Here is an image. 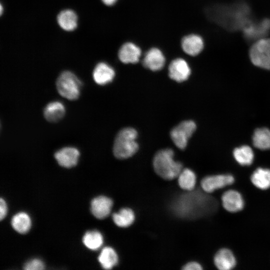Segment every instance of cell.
<instances>
[{"label":"cell","instance_id":"1","mask_svg":"<svg viewBox=\"0 0 270 270\" xmlns=\"http://www.w3.org/2000/svg\"><path fill=\"white\" fill-rule=\"evenodd\" d=\"M176 198L170 208L177 216L193 220L210 216L218 208V202L202 190H193Z\"/></svg>","mask_w":270,"mask_h":270},{"label":"cell","instance_id":"2","mask_svg":"<svg viewBox=\"0 0 270 270\" xmlns=\"http://www.w3.org/2000/svg\"><path fill=\"white\" fill-rule=\"evenodd\" d=\"M172 150L166 148L158 152L153 159L156 173L163 179L172 180L178 178L182 170V164L174 159Z\"/></svg>","mask_w":270,"mask_h":270},{"label":"cell","instance_id":"3","mask_svg":"<svg viewBox=\"0 0 270 270\" xmlns=\"http://www.w3.org/2000/svg\"><path fill=\"white\" fill-rule=\"evenodd\" d=\"M138 133L132 128H126L117 134L114 144V156L118 159H126L134 154L138 149L136 140Z\"/></svg>","mask_w":270,"mask_h":270},{"label":"cell","instance_id":"4","mask_svg":"<svg viewBox=\"0 0 270 270\" xmlns=\"http://www.w3.org/2000/svg\"><path fill=\"white\" fill-rule=\"evenodd\" d=\"M56 84L58 91L62 96L70 100L78 98L82 83L71 72H63L58 77Z\"/></svg>","mask_w":270,"mask_h":270},{"label":"cell","instance_id":"5","mask_svg":"<svg viewBox=\"0 0 270 270\" xmlns=\"http://www.w3.org/2000/svg\"><path fill=\"white\" fill-rule=\"evenodd\" d=\"M249 56L254 66L270 70V38L258 40L250 48Z\"/></svg>","mask_w":270,"mask_h":270},{"label":"cell","instance_id":"6","mask_svg":"<svg viewBox=\"0 0 270 270\" xmlns=\"http://www.w3.org/2000/svg\"><path fill=\"white\" fill-rule=\"evenodd\" d=\"M235 182V178L230 174H222L207 176L201 180L202 190L208 194L223 188L232 184Z\"/></svg>","mask_w":270,"mask_h":270},{"label":"cell","instance_id":"7","mask_svg":"<svg viewBox=\"0 0 270 270\" xmlns=\"http://www.w3.org/2000/svg\"><path fill=\"white\" fill-rule=\"evenodd\" d=\"M196 129V124L193 121L182 122L171 130V138L178 148L184 150Z\"/></svg>","mask_w":270,"mask_h":270},{"label":"cell","instance_id":"8","mask_svg":"<svg viewBox=\"0 0 270 270\" xmlns=\"http://www.w3.org/2000/svg\"><path fill=\"white\" fill-rule=\"evenodd\" d=\"M222 208L230 213H236L242 211L245 206L244 198L238 190L230 189L225 191L221 196Z\"/></svg>","mask_w":270,"mask_h":270},{"label":"cell","instance_id":"9","mask_svg":"<svg viewBox=\"0 0 270 270\" xmlns=\"http://www.w3.org/2000/svg\"><path fill=\"white\" fill-rule=\"evenodd\" d=\"M191 73L188 64L184 59L178 58L172 60L168 66L170 78L178 82L186 80Z\"/></svg>","mask_w":270,"mask_h":270},{"label":"cell","instance_id":"10","mask_svg":"<svg viewBox=\"0 0 270 270\" xmlns=\"http://www.w3.org/2000/svg\"><path fill=\"white\" fill-rule=\"evenodd\" d=\"M165 62L166 58L163 52L156 47L150 48L145 54L142 61L143 66L152 71L161 70Z\"/></svg>","mask_w":270,"mask_h":270},{"label":"cell","instance_id":"11","mask_svg":"<svg viewBox=\"0 0 270 270\" xmlns=\"http://www.w3.org/2000/svg\"><path fill=\"white\" fill-rule=\"evenodd\" d=\"M215 266L220 270H230L236 265V257L232 251L226 248L219 249L214 256Z\"/></svg>","mask_w":270,"mask_h":270},{"label":"cell","instance_id":"12","mask_svg":"<svg viewBox=\"0 0 270 270\" xmlns=\"http://www.w3.org/2000/svg\"><path fill=\"white\" fill-rule=\"evenodd\" d=\"M180 45L184 52L190 56H194L202 51L204 48V41L200 35L191 34L182 38Z\"/></svg>","mask_w":270,"mask_h":270},{"label":"cell","instance_id":"13","mask_svg":"<svg viewBox=\"0 0 270 270\" xmlns=\"http://www.w3.org/2000/svg\"><path fill=\"white\" fill-rule=\"evenodd\" d=\"M142 56L141 48L136 44L128 42L122 44L118 52V58L124 64H136Z\"/></svg>","mask_w":270,"mask_h":270},{"label":"cell","instance_id":"14","mask_svg":"<svg viewBox=\"0 0 270 270\" xmlns=\"http://www.w3.org/2000/svg\"><path fill=\"white\" fill-rule=\"evenodd\" d=\"M113 202L110 198L100 196L94 198L91 202L90 210L97 218L104 219L110 213Z\"/></svg>","mask_w":270,"mask_h":270},{"label":"cell","instance_id":"15","mask_svg":"<svg viewBox=\"0 0 270 270\" xmlns=\"http://www.w3.org/2000/svg\"><path fill=\"white\" fill-rule=\"evenodd\" d=\"M80 152L72 147H65L57 151L54 158L62 166L70 168L75 166L78 162Z\"/></svg>","mask_w":270,"mask_h":270},{"label":"cell","instance_id":"16","mask_svg":"<svg viewBox=\"0 0 270 270\" xmlns=\"http://www.w3.org/2000/svg\"><path fill=\"white\" fill-rule=\"evenodd\" d=\"M270 30V20L264 19L258 23L250 22L244 28L246 38L249 39H260Z\"/></svg>","mask_w":270,"mask_h":270},{"label":"cell","instance_id":"17","mask_svg":"<svg viewBox=\"0 0 270 270\" xmlns=\"http://www.w3.org/2000/svg\"><path fill=\"white\" fill-rule=\"evenodd\" d=\"M94 82L99 85H105L111 82L115 76L113 68L106 62H99L95 66L93 73Z\"/></svg>","mask_w":270,"mask_h":270},{"label":"cell","instance_id":"18","mask_svg":"<svg viewBox=\"0 0 270 270\" xmlns=\"http://www.w3.org/2000/svg\"><path fill=\"white\" fill-rule=\"evenodd\" d=\"M252 184L260 190H267L270 188V169L258 168L250 176Z\"/></svg>","mask_w":270,"mask_h":270},{"label":"cell","instance_id":"19","mask_svg":"<svg viewBox=\"0 0 270 270\" xmlns=\"http://www.w3.org/2000/svg\"><path fill=\"white\" fill-rule=\"evenodd\" d=\"M65 114V108L60 102H52L45 107L44 114L45 118L50 122H57L62 119Z\"/></svg>","mask_w":270,"mask_h":270},{"label":"cell","instance_id":"20","mask_svg":"<svg viewBox=\"0 0 270 270\" xmlns=\"http://www.w3.org/2000/svg\"><path fill=\"white\" fill-rule=\"evenodd\" d=\"M57 21L59 26L64 30L72 31L77 26L78 17L72 10H65L58 14Z\"/></svg>","mask_w":270,"mask_h":270},{"label":"cell","instance_id":"21","mask_svg":"<svg viewBox=\"0 0 270 270\" xmlns=\"http://www.w3.org/2000/svg\"><path fill=\"white\" fill-rule=\"evenodd\" d=\"M118 256L114 248L104 247L101 251L98 260L102 268L106 270L112 269L118 262Z\"/></svg>","mask_w":270,"mask_h":270},{"label":"cell","instance_id":"22","mask_svg":"<svg viewBox=\"0 0 270 270\" xmlns=\"http://www.w3.org/2000/svg\"><path fill=\"white\" fill-rule=\"evenodd\" d=\"M134 220V212L132 209L128 208H122L112 214L114 223L120 228H126L131 226Z\"/></svg>","mask_w":270,"mask_h":270},{"label":"cell","instance_id":"23","mask_svg":"<svg viewBox=\"0 0 270 270\" xmlns=\"http://www.w3.org/2000/svg\"><path fill=\"white\" fill-rule=\"evenodd\" d=\"M233 156L236 162L242 166L251 165L254 159L253 150L248 146L236 148L233 152Z\"/></svg>","mask_w":270,"mask_h":270},{"label":"cell","instance_id":"24","mask_svg":"<svg viewBox=\"0 0 270 270\" xmlns=\"http://www.w3.org/2000/svg\"><path fill=\"white\" fill-rule=\"evenodd\" d=\"M11 224L16 231L22 234L28 232L32 225L30 216L24 212H20L14 215Z\"/></svg>","mask_w":270,"mask_h":270},{"label":"cell","instance_id":"25","mask_svg":"<svg viewBox=\"0 0 270 270\" xmlns=\"http://www.w3.org/2000/svg\"><path fill=\"white\" fill-rule=\"evenodd\" d=\"M252 142L260 150L270 149V130L265 128L256 130L252 136Z\"/></svg>","mask_w":270,"mask_h":270},{"label":"cell","instance_id":"26","mask_svg":"<svg viewBox=\"0 0 270 270\" xmlns=\"http://www.w3.org/2000/svg\"><path fill=\"white\" fill-rule=\"evenodd\" d=\"M178 178V185L182 190L190 191L194 189L196 176L192 170L189 168L182 169Z\"/></svg>","mask_w":270,"mask_h":270},{"label":"cell","instance_id":"27","mask_svg":"<svg viewBox=\"0 0 270 270\" xmlns=\"http://www.w3.org/2000/svg\"><path fill=\"white\" fill-rule=\"evenodd\" d=\"M84 246L92 250H97L102 246L104 238L102 234L96 230L88 231L82 238Z\"/></svg>","mask_w":270,"mask_h":270},{"label":"cell","instance_id":"28","mask_svg":"<svg viewBox=\"0 0 270 270\" xmlns=\"http://www.w3.org/2000/svg\"><path fill=\"white\" fill-rule=\"evenodd\" d=\"M44 268V264L42 260L38 258H34L24 264L25 270H42Z\"/></svg>","mask_w":270,"mask_h":270},{"label":"cell","instance_id":"29","mask_svg":"<svg viewBox=\"0 0 270 270\" xmlns=\"http://www.w3.org/2000/svg\"><path fill=\"white\" fill-rule=\"evenodd\" d=\"M182 269L184 270H202V266L196 262H190L184 266Z\"/></svg>","mask_w":270,"mask_h":270},{"label":"cell","instance_id":"30","mask_svg":"<svg viewBox=\"0 0 270 270\" xmlns=\"http://www.w3.org/2000/svg\"><path fill=\"white\" fill-rule=\"evenodd\" d=\"M7 213V206L5 200L0 198V219L2 220L6 216Z\"/></svg>","mask_w":270,"mask_h":270},{"label":"cell","instance_id":"31","mask_svg":"<svg viewBox=\"0 0 270 270\" xmlns=\"http://www.w3.org/2000/svg\"><path fill=\"white\" fill-rule=\"evenodd\" d=\"M102 2L108 6H112L115 4L118 0H102Z\"/></svg>","mask_w":270,"mask_h":270},{"label":"cell","instance_id":"32","mask_svg":"<svg viewBox=\"0 0 270 270\" xmlns=\"http://www.w3.org/2000/svg\"><path fill=\"white\" fill-rule=\"evenodd\" d=\"M2 5L1 4V5H0V14H2Z\"/></svg>","mask_w":270,"mask_h":270}]
</instances>
